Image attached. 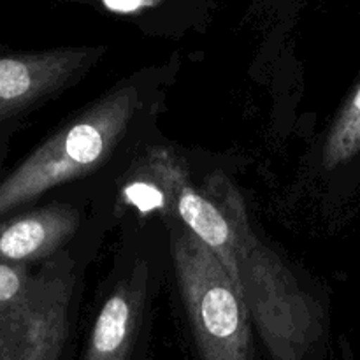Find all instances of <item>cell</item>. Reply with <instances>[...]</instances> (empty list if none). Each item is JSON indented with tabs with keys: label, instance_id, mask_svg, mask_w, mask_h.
<instances>
[{
	"label": "cell",
	"instance_id": "cell-1",
	"mask_svg": "<svg viewBox=\"0 0 360 360\" xmlns=\"http://www.w3.org/2000/svg\"><path fill=\"white\" fill-rule=\"evenodd\" d=\"M206 192L236 236L239 292L273 360H304L322 336V309L276 252L259 239L241 193L225 176L207 179Z\"/></svg>",
	"mask_w": 360,
	"mask_h": 360
},
{
	"label": "cell",
	"instance_id": "cell-2",
	"mask_svg": "<svg viewBox=\"0 0 360 360\" xmlns=\"http://www.w3.org/2000/svg\"><path fill=\"white\" fill-rule=\"evenodd\" d=\"M143 108L137 84H123L62 127L13 169L0 172V220L28 210L56 186L108 160Z\"/></svg>",
	"mask_w": 360,
	"mask_h": 360
},
{
	"label": "cell",
	"instance_id": "cell-3",
	"mask_svg": "<svg viewBox=\"0 0 360 360\" xmlns=\"http://www.w3.org/2000/svg\"><path fill=\"white\" fill-rule=\"evenodd\" d=\"M172 259L202 360H253L250 315L218 257L185 227L172 231Z\"/></svg>",
	"mask_w": 360,
	"mask_h": 360
},
{
	"label": "cell",
	"instance_id": "cell-4",
	"mask_svg": "<svg viewBox=\"0 0 360 360\" xmlns=\"http://www.w3.org/2000/svg\"><path fill=\"white\" fill-rule=\"evenodd\" d=\"M74 264L56 253L35 271L27 295L0 309V360H60L69 336Z\"/></svg>",
	"mask_w": 360,
	"mask_h": 360
},
{
	"label": "cell",
	"instance_id": "cell-5",
	"mask_svg": "<svg viewBox=\"0 0 360 360\" xmlns=\"http://www.w3.org/2000/svg\"><path fill=\"white\" fill-rule=\"evenodd\" d=\"M104 48L0 51V165L20 123L86 72Z\"/></svg>",
	"mask_w": 360,
	"mask_h": 360
},
{
	"label": "cell",
	"instance_id": "cell-6",
	"mask_svg": "<svg viewBox=\"0 0 360 360\" xmlns=\"http://www.w3.org/2000/svg\"><path fill=\"white\" fill-rule=\"evenodd\" d=\"M151 174L158 179L165 193L167 204L176 211L183 227L202 241L224 264L225 271L236 287L239 288L238 255H236V236L231 221L217 202L207 193L193 188L181 167L172 155L160 151L151 157Z\"/></svg>",
	"mask_w": 360,
	"mask_h": 360
},
{
	"label": "cell",
	"instance_id": "cell-7",
	"mask_svg": "<svg viewBox=\"0 0 360 360\" xmlns=\"http://www.w3.org/2000/svg\"><path fill=\"white\" fill-rule=\"evenodd\" d=\"M79 213L62 202L14 213L0 220V262L32 266L46 262L76 234Z\"/></svg>",
	"mask_w": 360,
	"mask_h": 360
},
{
	"label": "cell",
	"instance_id": "cell-8",
	"mask_svg": "<svg viewBox=\"0 0 360 360\" xmlns=\"http://www.w3.org/2000/svg\"><path fill=\"white\" fill-rule=\"evenodd\" d=\"M146 269L134 271L132 278L116 287L102 306L91 329L84 360H127L143 311Z\"/></svg>",
	"mask_w": 360,
	"mask_h": 360
},
{
	"label": "cell",
	"instance_id": "cell-9",
	"mask_svg": "<svg viewBox=\"0 0 360 360\" xmlns=\"http://www.w3.org/2000/svg\"><path fill=\"white\" fill-rule=\"evenodd\" d=\"M360 151V84L327 134L322 150L326 169H336Z\"/></svg>",
	"mask_w": 360,
	"mask_h": 360
},
{
	"label": "cell",
	"instance_id": "cell-10",
	"mask_svg": "<svg viewBox=\"0 0 360 360\" xmlns=\"http://www.w3.org/2000/svg\"><path fill=\"white\" fill-rule=\"evenodd\" d=\"M34 274L30 266L0 262V309L11 308L27 295Z\"/></svg>",
	"mask_w": 360,
	"mask_h": 360
},
{
	"label": "cell",
	"instance_id": "cell-11",
	"mask_svg": "<svg viewBox=\"0 0 360 360\" xmlns=\"http://www.w3.org/2000/svg\"><path fill=\"white\" fill-rule=\"evenodd\" d=\"M153 0H104L105 6L118 13H132V11L141 9L143 6H150Z\"/></svg>",
	"mask_w": 360,
	"mask_h": 360
}]
</instances>
